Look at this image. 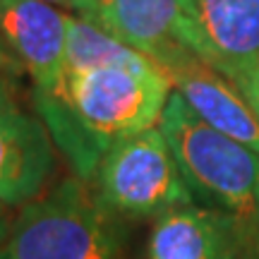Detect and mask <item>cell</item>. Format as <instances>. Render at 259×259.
<instances>
[{
	"label": "cell",
	"instance_id": "cell-9",
	"mask_svg": "<svg viewBox=\"0 0 259 259\" xmlns=\"http://www.w3.org/2000/svg\"><path fill=\"white\" fill-rule=\"evenodd\" d=\"M72 10L158 67L170 53L185 48L180 0H74Z\"/></svg>",
	"mask_w": 259,
	"mask_h": 259
},
{
	"label": "cell",
	"instance_id": "cell-14",
	"mask_svg": "<svg viewBox=\"0 0 259 259\" xmlns=\"http://www.w3.org/2000/svg\"><path fill=\"white\" fill-rule=\"evenodd\" d=\"M17 60H15V58L10 56L8 51H5V48L0 46V74H12L15 72V70H17Z\"/></svg>",
	"mask_w": 259,
	"mask_h": 259
},
{
	"label": "cell",
	"instance_id": "cell-11",
	"mask_svg": "<svg viewBox=\"0 0 259 259\" xmlns=\"http://www.w3.org/2000/svg\"><path fill=\"white\" fill-rule=\"evenodd\" d=\"M154 63L139 51L125 46L84 17L67 15V53L65 72H82L103 65H147Z\"/></svg>",
	"mask_w": 259,
	"mask_h": 259
},
{
	"label": "cell",
	"instance_id": "cell-13",
	"mask_svg": "<svg viewBox=\"0 0 259 259\" xmlns=\"http://www.w3.org/2000/svg\"><path fill=\"white\" fill-rule=\"evenodd\" d=\"M250 250H252V257L259 259V197H257V211H254L252 228H250Z\"/></svg>",
	"mask_w": 259,
	"mask_h": 259
},
{
	"label": "cell",
	"instance_id": "cell-5",
	"mask_svg": "<svg viewBox=\"0 0 259 259\" xmlns=\"http://www.w3.org/2000/svg\"><path fill=\"white\" fill-rule=\"evenodd\" d=\"M185 48L235 82L259 58V0H180Z\"/></svg>",
	"mask_w": 259,
	"mask_h": 259
},
{
	"label": "cell",
	"instance_id": "cell-10",
	"mask_svg": "<svg viewBox=\"0 0 259 259\" xmlns=\"http://www.w3.org/2000/svg\"><path fill=\"white\" fill-rule=\"evenodd\" d=\"M250 247V228L233 213L187 204L158 216L149 235V259H238Z\"/></svg>",
	"mask_w": 259,
	"mask_h": 259
},
{
	"label": "cell",
	"instance_id": "cell-17",
	"mask_svg": "<svg viewBox=\"0 0 259 259\" xmlns=\"http://www.w3.org/2000/svg\"><path fill=\"white\" fill-rule=\"evenodd\" d=\"M0 259H10L8 250H5V245H0Z\"/></svg>",
	"mask_w": 259,
	"mask_h": 259
},
{
	"label": "cell",
	"instance_id": "cell-16",
	"mask_svg": "<svg viewBox=\"0 0 259 259\" xmlns=\"http://www.w3.org/2000/svg\"><path fill=\"white\" fill-rule=\"evenodd\" d=\"M5 213H8V206L0 204V233L5 231Z\"/></svg>",
	"mask_w": 259,
	"mask_h": 259
},
{
	"label": "cell",
	"instance_id": "cell-12",
	"mask_svg": "<svg viewBox=\"0 0 259 259\" xmlns=\"http://www.w3.org/2000/svg\"><path fill=\"white\" fill-rule=\"evenodd\" d=\"M233 84H235V87L242 92V96H245V99H247V103L252 106L254 115L259 118V58Z\"/></svg>",
	"mask_w": 259,
	"mask_h": 259
},
{
	"label": "cell",
	"instance_id": "cell-3",
	"mask_svg": "<svg viewBox=\"0 0 259 259\" xmlns=\"http://www.w3.org/2000/svg\"><path fill=\"white\" fill-rule=\"evenodd\" d=\"M10 259H120V219L108 211L82 178L22 206L8 228Z\"/></svg>",
	"mask_w": 259,
	"mask_h": 259
},
{
	"label": "cell",
	"instance_id": "cell-15",
	"mask_svg": "<svg viewBox=\"0 0 259 259\" xmlns=\"http://www.w3.org/2000/svg\"><path fill=\"white\" fill-rule=\"evenodd\" d=\"M44 3H51V5H63V8H74V0H44Z\"/></svg>",
	"mask_w": 259,
	"mask_h": 259
},
{
	"label": "cell",
	"instance_id": "cell-1",
	"mask_svg": "<svg viewBox=\"0 0 259 259\" xmlns=\"http://www.w3.org/2000/svg\"><path fill=\"white\" fill-rule=\"evenodd\" d=\"M170 94V79L156 63L103 65L65 72L56 94L34 101L77 178L92 180L115 142L156 127Z\"/></svg>",
	"mask_w": 259,
	"mask_h": 259
},
{
	"label": "cell",
	"instance_id": "cell-2",
	"mask_svg": "<svg viewBox=\"0 0 259 259\" xmlns=\"http://www.w3.org/2000/svg\"><path fill=\"white\" fill-rule=\"evenodd\" d=\"M158 130L163 132L192 197L233 213L252 228L259 197L257 151L204 122L178 92L168 96Z\"/></svg>",
	"mask_w": 259,
	"mask_h": 259
},
{
	"label": "cell",
	"instance_id": "cell-6",
	"mask_svg": "<svg viewBox=\"0 0 259 259\" xmlns=\"http://www.w3.org/2000/svg\"><path fill=\"white\" fill-rule=\"evenodd\" d=\"M53 170V139L46 125L29 115L0 74V204L27 206L38 199Z\"/></svg>",
	"mask_w": 259,
	"mask_h": 259
},
{
	"label": "cell",
	"instance_id": "cell-8",
	"mask_svg": "<svg viewBox=\"0 0 259 259\" xmlns=\"http://www.w3.org/2000/svg\"><path fill=\"white\" fill-rule=\"evenodd\" d=\"M173 92L204 122L259 154V118L235 84L192 51L180 48L161 63Z\"/></svg>",
	"mask_w": 259,
	"mask_h": 259
},
{
	"label": "cell",
	"instance_id": "cell-4",
	"mask_svg": "<svg viewBox=\"0 0 259 259\" xmlns=\"http://www.w3.org/2000/svg\"><path fill=\"white\" fill-rule=\"evenodd\" d=\"M92 180L99 202L118 219H158L194 204L158 125L115 142Z\"/></svg>",
	"mask_w": 259,
	"mask_h": 259
},
{
	"label": "cell",
	"instance_id": "cell-7",
	"mask_svg": "<svg viewBox=\"0 0 259 259\" xmlns=\"http://www.w3.org/2000/svg\"><path fill=\"white\" fill-rule=\"evenodd\" d=\"M0 36L34 79V96L56 94L65 79L67 15L44 0H0Z\"/></svg>",
	"mask_w": 259,
	"mask_h": 259
}]
</instances>
